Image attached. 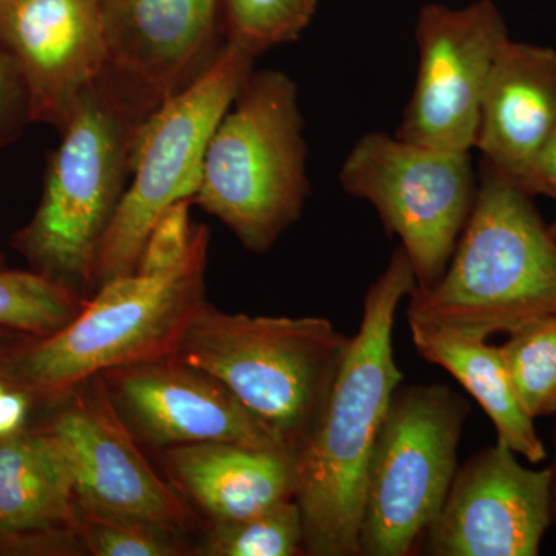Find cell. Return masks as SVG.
Here are the masks:
<instances>
[{
    "label": "cell",
    "mask_w": 556,
    "mask_h": 556,
    "mask_svg": "<svg viewBox=\"0 0 556 556\" xmlns=\"http://www.w3.org/2000/svg\"><path fill=\"white\" fill-rule=\"evenodd\" d=\"M28 401L24 394L0 393V439L13 437L27 416Z\"/></svg>",
    "instance_id": "27"
},
{
    "label": "cell",
    "mask_w": 556,
    "mask_h": 556,
    "mask_svg": "<svg viewBox=\"0 0 556 556\" xmlns=\"http://www.w3.org/2000/svg\"><path fill=\"white\" fill-rule=\"evenodd\" d=\"M415 289L412 263L397 247L368 288L361 327L348 340L313 430L295 453L305 554L358 556L369 459L404 380L394 358V321L402 300Z\"/></svg>",
    "instance_id": "1"
},
{
    "label": "cell",
    "mask_w": 556,
    "mask_h": 556,
    "mask_svg": "<svg viewBox=\"0 0 556 556\" xmlns=\"http://www.w3.org/2000/svg\"><path fill=\"white\" fill-rule=\"evenodd\" d=\"M348 340L325 317L230 314L204 302L174 358L222 382L298 453Z\"/></svg>",
    "instance_id": "5"
},
{
    "label": "cell",
    "mask_w": 556,
    "mask_h": 556,
    "mask_svg": "<svg viewBox=\"0 0 556 556\" xmlns=\"http://www.w3.org/2000/svg\"><path fill=\"white\" fill-rule=\"evenodd\" d=\"M84 543L94 556H172L177 547L170 543L169 532L156 527L104 517L90 511H76L75 522Z\"/></svg>",
    "instance_id": "24"
},
{
    "label": "cell",
    "mask_w": 556,
    "mask_h": 556,
    "mask_svg": "<svg viewBox=\"0 0 556 556\" xmlns=\"http://www.w3.org/2000/svg\"><path fill=\"white\" fill-rule=\"evenodd\" d=\"M554 525L552 467L522 466L496 441L457 467L417 551L433 556H536Z\"/></svg>",
    "instance_id": "11"
},
{
    "label": "cell",
    "mask_w": 556,
    "mask_h": 556,
    "mask_svg": "<svg viewBox=\"0 0 556 556\" xmlns=\"http://www.w3.org/2000/svg\"><path fill=\"white\" fill-rule=\"evenodd\" d=\"M548 230H551L552 237L556 240V218L552 225H548Z\"/></svg>",
    "instance_id": "30"
},
{
    "label": "cell",
    "mask_w": 556,
    "mask_h": 556,
    "mask_svg": "<svg viewBox=\"0 0 556 556\" xmlns=\"http://www.w3.org/2000/svg\"><path fill=\"white\" fill-rule=\"evenodd\" d=\"M110 68L61 129L42 200L17 248L65 287H93L98 249L129 185L135 137L155 110ZM75 291V289H73Z\"/></svg>",
    "instance_id": "3"
},
{
    "label": "cell",
    "mask_w": 556,
    "mask_h": 556,
    "mask_svg": "<svg viewBox=\"0 0 556 556\" xmlns=\"http://www.w3.org/2000/svg\"><path fill=\"white\" fill-rule=\"evenodd\" d=\"M254 61L247 50L225 40L192 83L142 121L135 137L129 185L98 249L94 288L134 274L160 215L179 200H193L212 134L254 70Z\"/></svg>",
    "instance_id": "7"
},
{
    "label": "cell",
    "mask_w": 556,
    "mask_h": 556,
    "mask_svg": "<svg viewBox=\"0 0 556 556\" xmlns=\"http://www.w3.org/2000/svg\"><path fill=\"white\" fill-rule=\"evenodd\" d=\"M110 372L131 424L159 445L225 444L292 452L217 379L166 357Z\"/></svg>",
    "instance_id": "15"
},
{
    "label": "cell",
    "mask_w": 556,
    "mask_h": 556,
    "mask_svg": "<svg viewBox=\"0 0 556 556\" xmlns=\"http://www.w3.org/2000/svg\"><path fill=\"white\" fill-rule=\"evenodd\" d=\"M348 195L367 201L401 240L417 291L441 280L478 195L471 152H445L386 131L357 139L339 174Z\"/></svg>",
    "instance_id": "9"
},
{
    "label": "cell",
    "mask_w": 556,
    "mask_h": 556,
    "mask_svg": "<svg viewBox=\"0 0 556 556\" xmlns=\"http://www.w3.org/2000/svg\"><path fill=\"white\" fill-rule=\"evenodd\" d=\"M0 46L20 73L28 116L60 130L109 68L97 0H0Z\"/></svg>",
    "instance_id": "12"
},
{
    "label": "cell",
    "mask_w": 556,
    "mask_h": 556,
    "mask_svg": "<svg viewBox=\"0 0 556 556\" xmlns=\"http://www.w3.org/2000/svg\"><path fill=\"white\" fill-rule=\"evenodd\" d=\"M51 430L72 457L79 508L169 533L189 525L185 501L139 452L104 390L83 391Z\"/></svg>",
    "instance_id": "13"
},
{
    "label": "cell",
    "mask_w": 556,
    "mask_h": 556,
    "mask_svg": "<svg viewBox=\"0 0 556 556\" xmlns=\"http://www.w3.org/2000/svg\"><path fill=\"white\" fill-rule=\"evenodd\" d=\"M7 53V50H0V119H2L3 112L7 109V98H9V67H7V62L13 61L11 60L10 54Z\"/></svg>",
    "instance_id": "28"
},
{
    "label": "cell",
    "mask_w": 556,
    "mask_h": 556,
    "mask_svg": "<svg viewBox=\"0 0 556 556\" xmlns=\"http://www.w3.org/2000/svg\"><path fill=\"white\" fill-rule=\"evenodd\" d=\"M415 90L396 137L445 152H471L497 53L510 39L493 0L463 9L427 3L416 21Z\"/></svg>",
    "instance_id": "10"
},
{
    "label": "cell",
    "mask_w": 556,
    "mask_h": 556,
    "mask_svg": "<svg viewBox=\"0 0 556 556\" xmlns=\"http://www.w3.org/2000/svg\"><path fill=\"white\" fill-rule=\"evenodd\" d=\"M299 87L280 70H252L208 141L193 203L248 251L268 252L309 195Z\"/></svg>",
    "instance_id": "4"
},
{
    "label": "cell",
    "mask_w": 556,
    "mask_h": 556,
    "mask_svg": "<svg viewBox=\"0 0 556 556\" xmlns=\"http://www.w3.org/2000/svg\"><path fill=\"white\" fill-rule=\"evenodd\" d=\"M554 460H552V471H554V525L556 526V433L554 439Z\"/></svg>",
    "instance_id": "29"
},
{
    "label": "cell",
    "mask_w": 556,
    "mask_h": 556,
    "mask_svg": "<svg viewBox=\"0 0 556 556\" xmlns=\"http://www.w3.org/2000/svg\"><path fill=\"white\" fill-rule=\"evenodd\" d=\"M76 511L72 457L53 430L0 439V533L73 525Z\"/></svg>",
    "instance_id": "19"
},
{
    "label": "cell",
    "mask_w": 556,
    "mask_h": 556,
    "mask_svg": "<svg viewBox=\"0 0 556 556\" xmlns=\"http://www.w3.org/2000/svg\"><path fill=\"white\" fill-rule=\"evenodd\" d=\"M80 306L76 292L53 278L0 270V325L50 336L65 327Z\"/></svg>",
    "instance_id": "23"
},
{
    "label": "cell",
    "mask_w": 556,
    "mask_h": 556,
    "mask_svg": "<svg viewBox=\"0 0 556 556\" xmlns=\"http://www.w3.org/2000/svg\"><path fill=\"white\" fill-rule=\"evenodd\" d=\"M468 415L467 399L447 386H399L368 464L358 556L415 554L459 467Z\"/></svg>",
    "instance_id": "8"
},
{
    "label": "cell",
    "mask_w": 556,
    "mask_h": 556,
    "mask_svg": "<svg viewBox=\"0 0 556 556\" xmlns=\"http://www.w3.org/2000/svg\"><path fill=\"white\" fill-rule=\"evenodd\" d=\"M556 317V240L533 197L481 161L478 195L444 276L407 320L489 339Z\"/></svg>",
    "instance_id": "2"
},
{
    "label": "cell",
    "mask_w": 556,
    "mask_h": 556,
    "mask_svg": "<svg viewBox=\"0 0 556 556\" xmlns=\"http://www.w3.org/2000/svg\"><path fill=\"white\" fill-rule=\"evenodd\" d=\"M175 485L215 522L239 521L295 500V453L208 442L166 455Z\"/></svg>",
    "instance_id": "17"
},
{
    "label": "cell",
    "mask_w": 556,
    "mask_h": 556,
    "mask_svg": "<svg viewBox=\"0 0 556 556\" xmlns=\"http://www.w3.org/2000/svg\"><path fill=\"white\" fill-rule=\"evenodd\" d=\"M302 511L288 500L239 521L217 522L201 554L208 556H295L303 547Z\"/></svg>",
    "instance_id": "22"
},
{
    "label": "cell",
    "mask_w": 556,
    "mask_h": 556,
    "mask_svg": "<svg viewBox=\"0 0 556 556\" xmlns=\"http://www.w3.org/2000/svg\"><path fill=\"white\" fill-rule=\"evenodd\" d=\"M192 204V199L179 200L160 215L142 244L135 273H163L186 257L195 229L190 225Z\"/></svg>",
    "instance_id": "25"
},
{
    "label": "cell",
    "mask_w": 556,
    "mask_h": 556,
    "mask_svg": "<svg viewBox=\"0 0 556 556\" xmlns=\"http://www.w3.org/2000/svg\"><path fill=\"white\" fill-rule=\"evenodd\" d=\"M408 325L419 356L444 368L466 388L495 426L497 442L527 463H543L546 447L538 434L535 419L527 415L519 401L500 346L452 329L415 321Z\"/></svg>",
    "instance_id": "18"
},
{
    "label": "cell",
    "mask_w": 556,
    "mask_h": 556,
    "mask_svg": "<svg viewBox=\"0 0 556 556\" xmlns=\"http://www.w3.org/2000/svg\"><path fill=\"white\" fill-rule=\"evenodd\" d=\"M97 2L110 72L153 108L192 83L225 43L223 0Z\"/></svg>",
    "instance_id": "14"
},
{
    "label": "cell",
    "mask_w": 556,
    "mask_h": 556,
    "mask_svg": "<svg viewBox=\"0 0 556 556\" xmlns=\"http://www.w3.org/2000/svg\"><path fill=\"white\" fill-rule=\"evenodd\" d=\"M500 350L527 415L555 416L556 317L511 332Z\"/></svg>",
    "instance_id": "20"
},
{
    "label": "cell",
    "mask_w": 556,
    "mask_h": 556,
    "mask_svg": "<svg viewBox=\"0 0 556 556\" xmlns=\"http://www.w3.org/2000/svg\"><path fill=\"white\" fill-rule=\"evenodd\" d=\"M556 134V50L508 39L481 105L482 163L519 186Z\"/></svg>",
    "instance_id": "16"
},
{
    "label": "cell",
    "mask_w": 556,
    "mask_h": 556,
    "mask_svg": "<svg viewBox=\"0 0 556 556\" xmlns=\"http://www.w3.org/2000/svg\"><path fill=\"white\" fill-rule=\"evenodd\" d=\"M2 391H3V387H2V386H0V393H2Z\"/></svg>",
    "instance_id": "31"
},
{
    "label": "cell",
    "mask_w": 556,
    "mask_h": 556,
    "mask_svg": "<svg viewBox=\"0 0 556 556\" xmlns=\"http://www.w3.org/2000/svg\"><path fill=\"white\" fill-rule=\"evenodd\" d=\"M519 189L532 197L556 199V134Z\"/></svg>",
    "instance_id": "26"
},
{
    "label": "cell",
    "mask_w": 556,
    "mask_h": 556,
    "mask_svg": "<svg viewBox=\"0 0 556 556\" xmlns=\"http://www.w3.org/2000/svg\"><path fill=\"white\" fill-rule=\"evenodd\" d=\"M318 0H223L226 42L257 58L294 42L309 27Z\"/></svg>",
    "instance_id": "21"
},
{
    "label": "cell",
    "mask_w": 556,
    "mask_h": 556,
    "mask_svg": "<svg viewBox=\"0 0 556 556\" xmlns=\"http://www.w3.org/2000/svg\"><path fill=\"white\" fill-rule=\"evenodd\" d=\"M208 243L211 230L195 226L188 254L174 268L105 281L65 327L24 357L22 378L62 393L101 372L174 357L204 303Z\"/></svg>",
    "instance_id": "6"
}]
</instances>
